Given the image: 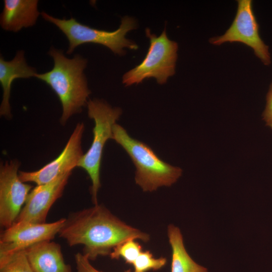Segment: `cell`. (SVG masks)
<instances>
[{
  "label": "cell",
  "mask_w": 272,
  "mask_h": 272,
  "mask_svg": "<svg viewBox=\"0 0 272 272\" xmlns=\"http://www.w3.org/2000/svg\"><path fill=\"white\" fill-rule=\"evenodd\" d=\"M58 234L70 246L84 245L83 254L90 260L110 255L126 240H150L149 234L127 225L99 204L71 214Z\"/></svg>",
  "instance_id": "obj_1"
},
{
  "label": "cell",
  "mask_w": 272,
  "mask_h": 272,
  "mask_svg": "<svg viewBox=\"0 0 272 272\" xmlns=\"http://www.w3.org/2000/svg\"><path fill=\"white\" fill-rule=\"evenodd\" d=\"M48 54L54 61L53 68L45 73L37 74L35 77L49 86L57 96L62 109L60 122L64 125L73 114L81 112L87 104L91 94L84 74L87 61L79 54L69 58L62 50L53 47Z\"/></svg>",
  "instance_id": "obj_2"
},
{
  "label": "cell",
  "mask_w": 272,
  "mask_h": 272,
  "mask_svg": "<svg viewBox=\"0 0 272 272\" xmlns=\"http://www.w3.org/2000/svg\"><path fill=\"white\" fill-rule=\"evenodd\" d=\"M71 173H67L49 183L37 185L32 189L15 222L46 223L49 210L62 196Z\"/></svg>",
  "instance_id": "obj_11"
},
{
  "label": "cell",
  "mask_w": 272,
  "mask_h": 272,
  "mask_svg": "<svg viewBox=\"0 0 272 272\" xmlns=\"http://www.w3.org/2000/svg\"><path fill=\"white\" fill-rule=\"evenodd\" d=\"M166 262L165 257L155 258L149 251H142L133 263V272L159 270L166 264Z\"/></svg>",
  "instance_id": "obj_18"
},
{
  "label": "cell",
  "mask_w": 272,
  "mask_h": 272,
  "mask_svg": "<svg viewBox=\"0 0 272 272\" xmlns=\"http://www.w3.org/2000/svg\"><path fill=\"white\" fill-rule=\"evenodd\" d=\"M112 139L130 157L135 168V182L145 192L170 186L181 177L182 169L162 161L147 144L130 137L121 125L113 127Z\"/></svg>",
  "instance_id": "obj_3"
},
{
  "label": "cell",
  "mask_w": 272,
  "mask_h": 272,
  "mask_svg": "<svg viewBox=\"0 0 272 272\" xmlns=\"http://www.w3.org/2000/svg\"><path fill=\"white\" fill-rule=\"evenodd\" d=\"M41 15L46 21L56 25L66 36L69 42L66 52L68 54H71L77 46L85 43L103 45L118 55L124 54L125 48L132 50L138 48L135 43L125 37L127 33L137 28V23L133 18L124 17L117 30L107 31L82 24L73 18L60 19L44 12Z\"/></svg>",
  "instance_id": "obj_4"
},
{
  "label": "cell",
  "mask_w": 272,
  "mask_h": 272,
  "mask_svg": "<svg viewBox=\"0 0 272 272\" xmlns=\"http://www.w3.org/2000/svg\"><path fill=\"white\" fill-rule=\"evenodd\" d=\"M125 272H131V270H130V269H128V270H126Z\"/></svg>",
  "instance_id": "obj_21"
},
{
  "label": "cell",
  "mask_w": 272,
  "mask_h": 272,
  "mask_svg": "<svg viewBox=\"0 0 272 272\" xmlns=\"http://www.w3.org/2000/svg\"><path fill=\"white\" fill-rule=\"evenodd\" d=\"M88 114L95 123L91 147L84 154L78 166L88 174L91 182V193L94 205H97V193L101 186L100 171L104 146L112 139L113 125L121 114L120 108H113L99 99L89 100L87 104Z\"/></svg>",
  "instance_id": "obj_5"
},
{
  "label": "cell",
  "mask_w": 272,
  "mask_h": 272,
  "mask_svg": "<svg viewBox=\"0 0 272 272\" xmlns=\"http://www.w3.org/2000/svg\"><path fill=\"white\" fill-rule=\"evenodd\" d=\"M0 272H34L25 249L0 255Z\"/></svg>",
  "instance_id": "obj_16"
},
{
  "label": "cell",
  "mask_w": 272,
  "mask_h": 272,
  "mask_svg": "<svg viewBox=\"0 0 272 272\" xmlns=\"http://www.w3.org/2000/svg\"><path fill=\"white\" fill-rule=\"evenodd\" d=\"M146 34L150 39L148 51L140 64L123 75L122 83L126 86L139 84L150 78L156 79L158 84H164L175 74L177 43L168 38L165 29L159 36L152 34L149 28L146 29Z\"/></svg>",
  "instance_id": "obj_6"
},
{
  "label": "cell",
  "mask_w": 272,
  "mask_h": 272,
  "mask_svg": "<svg viewBox=\"0 0 272 272\" xmlns=\"http://www.w3.org/2000/svg\"><path fill=\"white\" fill-rule=\"evenodd\" d=\"M35 69L29 66L24 57L23 50L18 51L11 61H6L0 56V83L3 88V99L0 106V115L10 119L12 117L10 104L11 85L18 78L27 79L36 76Z\"/></svg>",
  "instance_id": "obj_12"
},
{
  "label": "cell",
  "mask_w": 272,
  "mask_h": 272,
  "mask_svg": "<svg viewBox=\"0 0 272 272\" xmlns=\"http://www.w3.org/2000/svg\"><path fill=\"white\" fill-rule=\"evenodd\" d=\"M265 125L272 129V81L266 95V103L262 114Z\"/></svg>",
  "instance_id": "obj_19"
},
{
  "label": "cell",
  "mask_w": 272,
  "mask_h": 272,
  "mask_svg": "<svg viewBox=\"0 0 272 272\" xmlns=\"http://www.w3.org/2000/svg\"><path fill=\"white\" fill-rule=\"evenodd\" d=\"M34 272H73L63 258L59 244L51 240L35 244L25 249Z\"/></svg>",
  "instance_id": "obj_13"
},
{
  "label": "cell",
  "mask_w": 272,
  "mask_h": 272,
  "mask_svg": "<svg viewBox=\"0 0 272 272\" xmlns=\"http://www.w3.org/2000/svg\"><path fill=\"white\" fill-rule=\"evenodd\" d=\"M167 235L172 251L171 272H208L207 268L195 262L187 252L178 227L169 225Z\"/></svg>",
  "instance_id": "obj_15"
},
{
  "label": "cell",
  "mask_w": 272,
  "mask_h": 272,
  "mask_svg": "<svg viewBox=\"0 0 272 272\" xmlns=\"http://www.w3.org/2000/svg\"><path fill=\"white\" fill-rule=\"evenodd\" d=\"M38 3L37 0H4L0 18L2 28L18 32L34 25L40 14Z\"/></svg>",
  "instance_id": "obj_14"
},
{
  "label": "cell",
  "mask_w": 272,
  "mask_h": 272,
  "mask_svg": "<svg viewBox=\"0 0 272 272\" xmlns=\"http://www.w3.org/2000/svg\"><path fill=\"white\" fill-rule=\"evenodd\" d=\"M84 129L83 122L78 123L63 150L56 158L37 171H19L20 180L23 182H31L39 185L49 183L72 172L78 166L84 155L81 141Z\"/></svg>",
  "instance_id": "obj_9"
},
{
  "label": "cell",
  "mask_w": 272,
  "mask_h": 272,
  "mask_svg": "<svg viewBox=\"0 0 272 272\" xmlns=\"http://www.w3.org/2000/svg\"><path fill=\"white\" fill-rule=\"evenodd\" d=\"M65 221L61 218L51 223L35 224L16 222L0 236V255L26 248L38 243L52 240Z\"/></svg>",
  "instance_id": "obj_10"
},
{
  "label": "cell",
  "mask_w": 272,
  "mask_h": 272,
  "mask_svg": "<svg viewBox=\"0 0 272 272\" xmlns=\"http://www.w3.org/2000/svg\"><path fill=\"white\" fill-rule=\"evenodd\" d=\"M237 9L230 27L222 35L211 38V43L220 45L224 43L239 42L250 47L265 65L271 63L269 47L262 40L259 26L252 8L251 0L237 1Z\"/></svg>",
  "instance_id": "obj_7"
},
{
  "label": "cell",
  "mask_w": 272,
  "mask_h": 272,
  "mask_svg": "<svg viewBox=\"0 0 272 272\" xmlns=\"http://www.w3.org/2000/svg\"><path fill=\"white\" fill-rule=\"evenodd\" d=\"M75 260L77 272H101L94 268L90 263V260L83 253L76 254Z\"/></svg>",
  "instance_id": "obj_20"
},
{
  "label": "cell",
  "mask_w": 272,
  "mask_h": 272,
  "mask_svg": "<svg viewBox=\"0 0 272 272\" xmlns=\"http://www.w3.org/2000/svg\"><path fill=\"white\" fill-rule=\"evenodd\" d=\"M135 239H130L114 248L109 255L112 259L123 258L126 263L132 264L143 251L142 246Z\"/></svg>",
  "instance_id": "obj_17"
},
{
  "label": "cell",
  "mask_w": 272,
  "mask_h": 272,
  "mask_svg": "<svg viewBox=\"0 0 272 272\" xmlns=\"http://www.w3.org/2000/svg\"><path fill=\"white\" fill-rule=\"evenodd\" d=\"M20 166L17 160L0 164V225L5 229L16 221L32 188L19 178Z\"/></svg>",
  "instance_id": "obj_8"
}]
</instances>
